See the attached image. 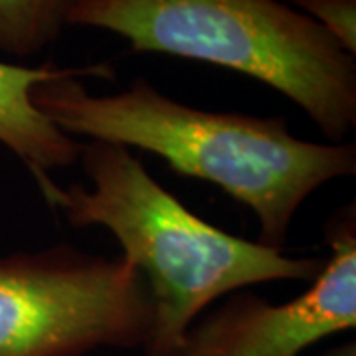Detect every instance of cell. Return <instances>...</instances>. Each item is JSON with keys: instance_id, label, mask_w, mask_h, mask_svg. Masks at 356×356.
Wrapping results in <instances>:
<instances>
[{"instance_id": "obj_1", "label": "cell", "mask_w": 356, "mask_h": 356, "mask_svg": "<svg viewBox=\"0 0 356 356\" xmlns=\"http://www.w3.org/2000/svg\"><path fill=\"white\" fill-rule=\"evenodd\" d=\"M32 102L70 137L135 147L182 177L220 186L255 214L257 242L275 250L313 192L356 172L355 143L297 139L285 117L198 109L145 77L107 95L91 93L83 77H62L36 86Z\"/></svg>"}, {"instance_id": "obj_2", "label": "cell", "mask_w": 356, "mask_h": 356, "mask_svg": "<svg viewBox=\"0 0 356 356\" xmlns=\"http://www.w3.org/2000/svg\"><path fill=\"white\" fill-rule=\"evenodd\" d=\"M77 163L91 188L77 182L64 188L50 175L34 180L72 228L109 229L121 257L139 269L153 305L145 356H177L192 323L220 297L266 281L313 283L327 264L216 228L166 191L127 147L88 140Z\"/></svg>"}, {"instance_id": "obj_3", "label": "cell", "mask_w": 356, "mask_h": 356, "mask_svg": "<svg viewBox=\"0 0 356 356\" xmlns=\"http://www.w3.org/2000/svg\"><path fill=\"white\" fill-rule=\"evenodd\" d=\"M70 26L97 28L140 54L226 67L303 109L331 143L356 125V60L283 0H79Z\"/></svg>"}, {"instance_id": "obj_4", "label": "cell", "mask_w": 356, "mask_h": 356, "mask_svg": "<svg viewBox=\"0 0 356 356\" xmlns=\"http://www.w3.org/2000/svg\"><path fill=\"white\" fill-rule=\"evenodd\" d=\"M151 293L139 269L58 243L0 255V356H88L143 348Z\"/></svg>"}, {"instance_id": "obj_5", "label": "cell", "mask_w": 356, "mask_h": 356, "mask_svg": "<svg viewBox=\"0 0 356 356\" xmlns=\"http://www.w3.org/2000/svg\"><path fill=\"white\" fill-rule=\"evenodd\" d=\"M329 257L299 297L271 303L252 291L196 318L177 356H299L356 327V210L343 206L325 226Z\"/></svg>"}, {"instance_id": "obj_6", "label": "cell", "mask_w": 356, "mask_h": 356, "mask_svg": "<svg viewBox=\"0 0 356 356\" xmlns=\"http://www.w3.org/2000/svg\"><path fill=\"white\" fill-rule=\"evenodd\" d=\"M62 77L109 79L113 67L109 64L58 67L51 62L28 67L0 62V145L24 163L32 178L79 161L81 143L60 131L32 102L36 86Z\"/></svg>"}, {"instance_id": "obj_7", "label": "cell", "mask_w": 356, "mask_h": 356, "mask_svg": "<svg viewBox=\"0 0 356 356\" xmlns=\"http://www.w3.org/2000/svg\"><path fill=\"white\" fill-rule=\"evenodd\" d=\"M79 0H0V51L28 58L50 48Z\"/></svg>"}, {"instance_id": "obj_8", "label": "cell", "mask_w": 356, "mask_h": 356, "mask_svg": "<svg viewBox=\"0 0 356 356\" xmlns=\"http://www.w3.org/2000/svg\"><path fill=\"white\" fill-rule=\"evenodd\" d=\"M317 22L344 51L356 56V0H283Z\"/></svg>"}, {"instance_id": "obj_9", "label": "cell", "mask_w": 356, "mask_h": 356, "mask_svg": "<svg viewBox=\"0 0 356 356\" xmlns=\"http://www.w3.org/2000/svg\"><path fill=\"white\" fill-rule=\"evenodd\" d=\"M325 356H356V343L350 341V343H344L337 348L329 350Z\"/></svg>"}]
</instances>
